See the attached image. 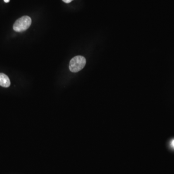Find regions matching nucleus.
Returning a JSON list of instances; mask_svg holds the SVG:
<instances>
[{"mask_svg":"<svg viewBox=\"0 0 174 174\" xmlns=\"http://www.w3.org/2000/svg\"><path fill=\"white\" fill-rule=\"evenodd\" d=\"M32 23V19L29 16H23L18 19L13 25V29L16 32H22L26 31Z\"/></svg>","mask_w":174,"mask_h":174,"instance_id":"nucleus-2","label":"nucleus"},{"mask_svg":"<svg viewBox=\"0 0 174 174\" xmlns=\"http://www.w3.org/2000/svg\"><path fill=\"white\" fill-rule=\"evenodd\" d=\"M172 145L173 147H174V140H173L172 142Z\"/></svg>","mask_w":174,"mask_h":174,"instance_id":"nucleus-6","label":"nucleus"},{"mask_svg":"<svg viewBox=\"0 0 174 174\" xmlns=\"http://www.w3.org/2000/svg\"><path fill=\"white\" fill-rule=\"evenodd\" d=\"M64 2H65V3H67V4H68L70 2H71L73 0H62Z\"/></svg>","mask_w":174,"mask_h":174,"instance_id":"nucleus-4","label":"nucleus"},{"mask_svg":"<svg viewBox=\"0 0 174 174\" xmlns=\"http://www.w3.org/2000/svg\"><path fill=\"white\" fill-rule=\"evenodd\" d=\"M10 81L9 77L3 73H0V86L5 88L9 87Z\"/></svg>","mask_w":174,"mask_h":174,"instance_id":"nucleus-3","label":"nucleus"},{"mask_svg":"<svg viewBox=\"0 0 174 174\" xmlns=\"http://www.w3.org/2000/svg\"><path fill=\"white\" fill-rule=\"evenodd\" d=\"M86 60L84 57L77 56L71 59L69 64L70 70L73 73L80 71L85 67Z\"/></svg>","mask_w":174,"mask_h":174,"instance_id":"nucleus-1","label":"nucleus"},{"mask_svg":"<svg viewBox=\"0 0 174 174\" xmlns=\"http://www.w3.org/2000/svg\"><path fill=\"white\" fill-rule=\"evenodd\" d=\"M4 1L5 2H6V3H7V2H9L10 1V0H4Z\"/></svg>","mask_w":174,"mask_h":174,"instance_id":"nucleus-5","label":"nucleus"}]
</instances>
